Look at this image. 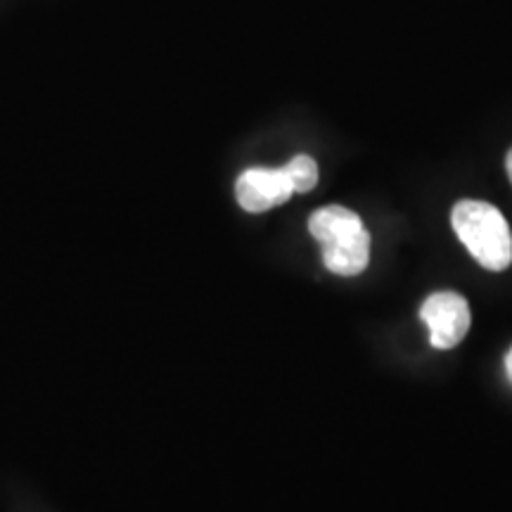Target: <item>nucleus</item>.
I'll return each mask as SVG.
<instances>
[{
  "instance_id": "1",
  "label": "nucleus",
  "mask_w": 512,
  "mask_h": 512,
  "mask_svg": "<svg viewBox=\"0 0 512 512\" xmlns=\"http://www.w3.org/2000/svg\"><path fill=\"white\" fill-rule=\"evenodd\" d=\"M309 233L323 247V261L328 271L342 278L366 271L370 261V235L361 216L347 207H323L313 211Z\"/></svg>"
},
{
  "instance_id": "2",
  "label": "nucleus",
  "mask_w": 512,
  "mask_h": 512,
  "mask_svg": "<svg viewBox=\"0 0 512 512\" xmlns=\"http://www.w3.org/2000/svg\"><path fill=\"white\" fill-rule=\"evenodd\" d=\"M451 223L460 242L486 271H505L512 264V233L494 204L463 200L451 211Z\"/></svg>"
},
{
  "instance_id": "3",
  "label": "nucleus",
  "mask_w": 512,
  "mask_h": 512,
  "mask_svg": "<svg viewBox=\"0 0 512 512\" xmlns=\"http://www.w3.org/2000/svg\"><path fill=\"white\" fill-rule=\"evenodd\" d=\"M420 318L430 328V342L434 349H453L463 342L470 330V306L465 297L456 292H434L422 304Z\"/></svg>"
},
{
  "instance_id": "4",
  "label": "nucleus",
  "mask_w": 512,
  "mask_h": 512,
  "mask_svg": "<svg viewBox=\"0 0 512 512\" xmlns=\"http://www.w3.org/2000/svg\"><path fill=\"white\" fill-rule=\"evenodd\" d=\"M294 195V188L285 169H247L235 183V197L249 214H261L278 204H285Z\"/></svg>"
},
{
  "instance_id": "5",
  "label": "nucleus",
  "mask_w": 512,
  "mask_h": 512,
  "mask_svg": "<svg viewBox=\"0 0 512 512\" xmlns=\"http://www.w3.org/2000/svg\"><path fill=\"white\" fill-rule=\"evenodd\" d=\"M290 178L294 192H309L318 183V164L309 155H297L290 164L283 166Z\"/></svg>"
},
{
  "instance_id": "6",
  "label": "nucleus",
  "mask_w": 512,
  "mask_h": 512,
  "mask_svg": "<svg viewBox=\"0 0 512 512\" xmlns=\"http://www.w3.org/2000/svg\"><path fill=\"white\" fill-rule=\"evenodd\" d=\"M505 373H508V380L512 382V347L508 351V356H505Z\"/></svg>"
},
{
  "instance_id": "7",
  "label": "nucleus",
  "mask_w": 512,
  "mask_h": 512,
  "mask_svg": "<svg viewBox=\"0 0 512 512\" xmlns=\"http://www.w3.org/2000/svg\"><path fill=\"white\" fill-rule=\"evenodd\" d=\"M505 169H508V178H510V183H512V150L508 152V157H505Z\"/></svg>"
}]
</instances>
